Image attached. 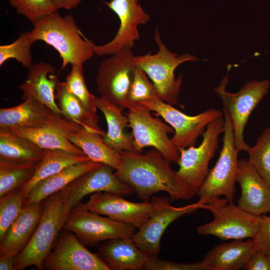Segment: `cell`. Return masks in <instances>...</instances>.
<instances>
[{
	"instance_id": "484cf974",
	"label": "cell",
	"mask_w": 270,
	"mask_h": 270,
	"mask_svg": "<svg viewBox=\"0 0 270 270\" xmlns=\"http://www.w3.org/2000/svg\"><path fill=\"white\" fill-rule=\"evenodd\" d=\"M102 136L80 126L70 132L68 138L90 160L106 164L116 170L122 164V156L120 152L108 145Z\"/></svg>"
},
{
	"instance_id": "836d02e7",
	"label": "cell",
	"mask_w": 270,
	"mask_h": 270,
	"mask_svg": "<svg viewBox=\"0 0 270 270\" xmlns=\"http://www.w3.org/2000/svg\"><path fill=\"white\" fill-rule=\"evenodd\" d=\"M24 196L20 188L0 197V241L23 209Z\"/></svg>"
},
{
	"instance_id": "d6a6232c",
	"label": "cell",
	"mask_w": 270,
	"mask_h": 270,
	"mask_svg": "<svg viewBox=\"0 0 270 270\" xmlns=\"http://www.w3.org/2000/svg\"><path fill=\"white\" fill-rule=\"evenodd\" d=\"M71 65V70L64 82L67 88L90 114L98 118L94 102L96 96L90 94L87 88L84 76L82 64H74Z\"/></svg>"
},
{
	"instance_id": "277c9868",
	"label": "cell",
	"mask_w": 270,
	"mask_h": 270,
	"mask_svg": "<svg viewBox=\"0 0 270 270\" xmlns=\"http://www.w3.org/2000/svg\"><path fill=\"white\" fill-rule=\"evenodd\" d=\"M214 218L198 226L200 235H212L222 240L254 238L262 220V216L250 212L226 198H217L204 205Z\"/></svg>"
},
{
	"instance_id": "9a60e30c",
	"label": "cell",
	"mask_w": 270,
	"mask_h": 270,
	"mask_svg": "<svg viewBox=\"0 0 270 270\" xmlns=\"http://www.w3.org/2000/svg\"><path fill=\"white\" fill-rule=\"evenodd\" d=\"M83 204L91 212L138 228L156 210L158 198H153L150 202H134L120 194L98 192L91 194Z\"/></svg>"
},
{
	"instance_id": "ab89813d",
	"label": "cell",
	"mask_w": 270,
	"mask_h": 270,
	"mask_svg": "<svg viewBox=\"0 0 270 270\" xmlns=\"http://www.w3.org/2000/svg\"><path fill=\"white\" fill-rule=\"evenodd\" d=\"M243 269L246 270H270V254L256 250Z\"/></svg>"
},
{
	"instance_id": "f35d334b",
	"label": "cell",
	"mask_w": 270,
	"mask_h": 270,
	"mask_svg": "<svg viewBox=\"0 0 270 270\" xmlns=\"http://www.w3.org/2000/svg\"><path fill=\"white\" fill-rule=\"evenodd\" d=\"M252 239L257 250L270 254V216H262L260 228Z\"/></svg>"
},
{
	"instance_id": "ac0fdd59",
	"label": "cell",
	"mask_w": 270,
	"mask_h": 270,
	"mask_svg": "<svg viewBox=\"0 0 270 270\" xmlns=\"http://www.w3.org/2000/svg\"><path fill=\"white\" fill-rule=\"evenodd\" d=\"M56 127L75 130L80 126L56 114L42 103L27 98L12 107L0 109V128H36Z\"/></svg>"
},
{
	"instance_id": "7402d4cb",
	"label": "cell",
	"mask_w": 270,
	"mask_h": 270,
	"mask_svg": "<svg viewBox=\"0 0 270 270\" xmlns=\"http://www.w3.org/2000/svg\"><path fill=\"white\" fill-rule=\"evenodd\" d=\"M98 255L112 270H144L148 256L136 244L134 238H118L103 242Z\"/></svg>"
},
{
	"instance_id": "f1b7e54d",
	"label": "cell",
	"mask_w": 270,
	"mask_h": 270,
	"mask_svg": "<svg viewBox=\"0 0 270 270\" xmlns=\"http://www.w3.org/2000/svg\"><path fill=\"white\" fill-rule=\"evenodd\" d=\"M6 130L31 140L44 150H61L74 154H85L70 140L68 136L72 131L68 129L48 126Z\"/></svg>"
},
{
	"instance_id": "44dd1931",
	"label": "cell",
	"mask_w": 270,
	"mask_h": 270,
	"mask_svg": "<svg viewBox=\"0 0 270 270\" xmlns=\"http://www.w3.org/2000/svg\"><path fill=\"white\" fill-rule=\"evenodd\" d=\"M256 250L252 238L235 240L214 246L200 262L203 270H239Z\"/></svg>"
},
{
	"instance_id": "8fae6325",
	"label": "cell",
	"mask_w": 270,
	"mask_h": 270,
	"mask_svg": "<svg viewBox=\"0 0 270 270\" xmlns=\"http://www.w3.org/2000/svg\"><path fill=\"white\" fill-rule=\"evenodd\" d=\"M130 47H124L102 61L96 76L97 91L118 108H126L136 66Z\"/></svg>"
},
{
	"instance_id": "5bb4252c",
	"label": "cell",
	"mask_w": 270,
	"mask_h": 270,
	"mask_svg": "<svg viewBox=\"0 0 270 270\" xmlns=\"http://www.w3.org/2000/svg\"><path fill=\"white\" fill-rule=\"evenodd\" d=\"M206 202L198 200L194 204L176 207L170 204L168 198H158L156 210L134 238L136 244L148 257L158 256L162 236L168 226L186 214L203 208Z\"/></svg>"
},
{
	"instance_id": "e0dca14e",
	"label": "cell",
	"mask_w": 270,
	"mask_h": 270,
	"mask_svg": "<svg viewBox=\"0 0 270 270\" xmlns=\"http://www.w3.org/2000/svg\"><path fill=\"white\" fill-rule=\"evenodd\" d=\"M49 270H110L98 254L88 250L72 232L64 229L54 250L46 259Z\"/></svg>"
},
{
	"instance_id": "60d3db41",
	"label": "cell",
	"mask_w": 270,
	"mask_h": 270,
	"mask_svg": "<svg viewBox=\"0 0 270 270\" xmlns=\"http://www.w3.org/2000/svg\"><path fill=\"white\" fill-rule=\"evenodd\" d=\"M16 256L0 253V270H14Z\"/></svg>"
},
{
	"instance_id": "2e32d148",
	"label": "cell",
	"mask_w": 270,
	"mask_h": 270,
	"mask_svg": "<svg viewBox=\"0 0 270 270\" xmlns=\"http://www.w3.org/2000/svg\"><path fill=\"white\" fill-rule=\"evenodd\" d=\"M139 0H111L105 4L118 16L120 26L116 36L101 46L94 44V53L98 56L113 54L124 47L132 48L140 39L138 26L150 20V16L138 3Z\"/></svg>"
},
{
	"instance_id": "d4e9b609",
	"label": "cell",
	"mask_w": 270,
	"mask_h": 270,
	"mask_svg": "<svg viewBox=\"0 0 270 270\" xmlns=\"http://www.w3.org/2000/svg\"><path fill=\"white\" fill-rule=\"evenodd\" d=\"M101 164L92 160L76 164L40 181L26 197L23 206L42 202L50 195L60 192L78 176Z\"/></svg>"
},
{
	"instance_id": "74e56055",
	"label": "cell",
	"mask_w": 270,
	"mask_h": 270,
	"mask_svg": "<svg viewBox=\"0 0 270 270\" xmlns=\"http://www.w3.org/2000/svg\"><path fill=\"white\" fill-rule=\"evenodd\" d=\"M144 270H203L200 262H177L162 260L158 256L148 257Z\"/></svg>"
},
{
	"instance_id": "8d00e7d4",
	"label": "cell",
	"mask_w": 270,
	"mask_h": 270,
	"mask_svg": "<svg viewBox=\"0 0 270 270\" xmlns=\"http://www.w3.org/2000/svg\"><path fill=\"white\" fill-rule=\"evenodd\" d=\"M148 78L144 70L136 67L129 90L128 104H140L158 98L156 88Z\"/></svg>"
},
{
	"instance_id": "b9f144b4",
	"label": "cell",
	"mask_w": 270,
	"mask_h": 270,
	"mask_svg": "<svg viewBox=\"0 0 270 270\" xmlns=\"http://www.w3.org/2000/svg\"><path fill=\"white\" fill-rule=\"evenodd\" d=\"M82 0H51L53 4L58 9L70 10L76 8Z\"/></svg>"
},
{
	"instance_id": "30bf717a",
	"label": "cell",
	"mask_w": 270,
	"mask_h": 270,
	"mask_svg": "<svg viewBox=\"0 0 270 270\" xmlns=\"http://www.w3.org/2000/svg\"><path fill=\"white\" fill-rule=\"evenodd\" d=\"M62 228L72 232L88 246L118 238H134L137 230L132 225L91 212L80 202L70 212Z\"/></svg>"
},
{
	"instance_id": "ba28073f",
	"label": "cell",
	"mask_w": 270,
	"mask_h": 270,
	"mask_svg": "<svg viewBox=\"0 0 270 270\" xmlns=\"http://www.w3.org/2000/svg\"><path fill=\"white\" fill-rule=\"evenodd\" d=\"M126 108L134 152H142L145 148L152 147L170 162L177 163L180 151L168 136V134L174 132L172 128L153 116L151 110L142 106L128 103Z\"/></svg>"
},
{
	"instance_id": "6da1fadb",
	"label": "cell",
	"mask_w": 270,
	"mask_h": 270,
	"mask_svg": "<svg viewBox=\"0 0 270 270\" xmlns=\"http://www.w3.org/2000/svg\"><path fill=\"white\" fill-rule=\"evenodd\" d=\"M118 152L122 164L116 170V175L144 201H148L153 194L160 192H167L172 200H189L196 195L178 178L170 162L156 149L144 154Z\"/></svg>"
},
{
	"instance_id": "cb8c5ba5",
	"label": "cell",
	"mask_w": 270,
	"mask_h": 270,
	"mask_svg": "<svg viewBox=\"0 0 270 270\" xmlns=\"http://www.w3.org/2000/svg\"><path fill=\"white\" fill-rule=\"evenodd\" d=\"M95 104L104 114L107 123V132L102 136L104 142L118 152H134L133 136L126 134L128 116L122 110L102 97H95Z\"/></svg>"
},
{
	"instance_id": "7a4b0ae2",
	"label": "cell",
	"mask_w": 270,
	"mask_h": 270,
	"mask_svg": "<svg viewBox=\"0 0 270 270\" xmlns=\"http://www.w3.org/2000/svg\"><path fill=\"white\" fill-rule=\"evenodd\" d=\"M30 34L34 42L42 40L59 53L62 62L60 72L70 64H83L94 54V43L82 38L72 14H50L35 24Z\"/></svg>"
},
{
	"instance_id": "9c48e42d",
	"label": "cell",
	"mask_w": 270,
	"mask_h": 270,
	"mask_svg": "<svg viewBox=\"0 0 270 270\" xmlns=\"http://www.w3.org/2000/svg\"><path fill=\"white\" fill-rule=\"evenodd\" d=\"M224 130V116L211 122L202 134L198 146H191L180 150L176 171L178 178L196 194L209 172V164L216 153L219 136Z\"/></svg>"
},
{
	"instance_id": "d6986e66",
	"label": "cell",
	"mask_w": 270,
	"mask_h": 270,
	"mask_svg": "<svg viewBox=\"0 0 270 270\" xmlns=\"http://www.w3.org/2000/svg\"><path fill=\"white\" fill-rule=\"evenodd\" d=\"M241 189L238 205L256 215L270 211V186L249 162L248 159L238 160L236 176Z\"/></svg>"
},
{
	"instance_id": "d590c367",
	"label": "cell",
	"mask_w": 270,
	"mask_h": 270,
	"mask_svg": "<svg viewBox=\"0 0 270 270\" xmlns=\"http://www.w3.org/2000/svg\"><path fill=\"white\" fill-rule=\"evenodd\" d=\"M18 14L24 16L34 26L58 9L51 0H8Z\"/></svg>"
},
{
	"instance_id": "e575fe53",
	"label": "cell",
	"mask_w": 270,
	"mask_h": 270,
	"mask_svg": "<svg viewBox=\"0 0 270 270\" xmlns=\"http://www.w3.org/2000/svg\"><path fill=\"white\" fill-rule=\"evenodd\" d=\"M34 43L30 37V32L22 33L12 43L0 46V65L9 59H15L25 68L32 65L31 47Z\"/></svg>"
},
{
	"instance_id": "ffe728a7",
	"label": "cell",
	"mask_w": 270,
	"mask_h": 270,
	"mask_svg": "<svg viewBox=\"0 0 270 270\" xmlns=\"http://www.w3.org/2000/svg\"><path fill=\"white\" fill-rule=\"evenodd\" d=\"M55 68L44 62L36 63L28 68L27 76L18 88L23 92L22 98L35 100L46 105L56 114L62 113L56 101V88L58 82L54 74Z\"/></svg>"
},
{
	"instance_id": "603a6c76",
	"label": "cell",
	"mask_w": 270,
	"mask_h": 270,
	"mask_svg": "<svg viewBox=\"0 0 270 270\" xmlns=\"http://www.w3.org/2000/svg\"><path fill=\"white\" fill-rule=\"evenodd\" d=\"M44 210L42 201L23 208L0 241V253L17 256L32 236Z\"/></svg>"
},
{
	"instance_id": "f546056e",
	"label": "cell",
	"mask_w": 270,
	"mask_h": 270,
	"mask_svg": "<svg viewBox=\"0 0 270 270\" xmlns=\"http://www.w3.org/2000/svg\"><path fill=\"white\" fill-rule=\"evenodd\" d=\"M56 100L62 117L76 123L86 130L102 136L106 134L99 126L98 118L90 114L81 102L67 88L64 82H58L56 88Z\"/></svg>"
},
{
	"instance_id": "8992f818",
	"label": "cell",
	"mask_w": 270,
	"mask_h": 270,
	"mask_svg": "<svg viewBox=\"0 0 270 270\" xmlns=\"http://www.w3.org/2000/svg\"><path fill=\"white\" fill-rule=\"evenodd\" d=\"M222 110L224 120L222 146L216 164L209 170L196 193L199 200L206 203L221 196L233 201L236 192L240 152L235 145L232 125L228 114L224 108Z\"/></svg>"
},
{
	"instance_id": "83f0119b",
	"label": "cell",
	"mask_w": 270,
	"mask_h": 270,
	"mask_svg": "<svg viewBox=\"0 0 270 270\" xmlns=\"http://www.w3.org/2000/svg\"><path fill=\"white\" fill-rule=\"evenodd\" d=\"M90 160L86 155H76L61 150L44 149L43 156L31 178L20 188L24 198L40 181L76 164Z\"/></svg>"
},
{
	"instance_id": "3957f363",
	"label": "cell",
	"mask_w": 270,
	"mask_h": 270,
	"mask_svg": "<svg viewBox=\"0 0 270 270\" xmlns=\"http://www.w3.org/2000/svg\"><path fill=\"white\" fill-rule=\"evenodd\" d=\"M154 39L158 46L155 54L152 52L135 56L134 63L136 67L144 70L154 84L158 98L171 105H179L178 98L180 92L182 75L176 78V68L183 62L196 61L194 56L184 54L178 55L170 51L162 40L156 28Z\"/></svg>"
},
{
	"instance_id": "7bdbcfd3",
	"label": "cell",
	"mask_w": 270,
	"mask_h": 270,
	"mask_svg": "<svg viewBox=\"0 0 270 270\" xmlns=\"http://www.w3.org/2000/svg\"><path fill=\"white\" fill-rule=\"evenodd\" d=\"M269 212L270 213V212Z\"/></svg>"
},
{
	"instance_id": "4fadbf2b",
	"label": "cell",
	"mask_w": 270,
	"mask_h": 270,
	"mask_svg": "<svg viewBox=\"0 0 270 270\" xmlns=\"http://www.w3.org/2000/svg\"><path fill=\"white\" fill-rule=\"evenodd\" d=\"M161 116L174 130L171 138L180 150L194 146L208 125L223 116L222 110L210 108L198 114L190 116L158 98L140 104Z\"/></svg>"
},
{
	"instance_id": "5b68a950",
	"label": "cell",
	"mask_w": 270,
	"mask_h": 270,
	"mask_svg": "<svg viewBox=\"0 0 270 270\" xmlns=\"http://www.w3.org/2000/svg\"><path fill=\"white\" fill-rule=\"evenodd\" d=\"M44 210L40 222L28 243L16 258L14 270L29 266L43 268L58 233L62 228L63 204L60 192L42 200Z\"/></svg>"
},
{
	"instance_id": "4dcf8cb0",
	"label": "cell",
	"mask_w": 270,
	"mask_h": 270,
	"mask_svg": "<svg viewBox=\"0 0 270 270\" xmlns=\"http://www.w3.org/2000/svg\"><path fill=\"white\" fill-rule=\"evenodd\" d=\"M38 164L0 160V197L20 188L34 175Z\"/></svg>"
},
{
	"instance_id": "4316f807",
	"label": "cell",
	"mask_w": 270,
	"mask_h": 270,
	"mask_svg": "<svg viewBox=\"0 0 270 270\" xmlns=\"http://www.w3.org/2000/svg\"><path fill=\"white\" fill-rule=\"evenodd\" d=\"M44 151L31 140L0 128V160L38 164Z\"/></svg>"
},
{
	"instance_id": "7c38bea8",
	"label": "cell",
	"mask_w": 270,
	"mask_h": 270,
	"mask_svg": "<svg viewBox=\"0 0 270 270\" xmlns=\"http://www.w3.org/2000/svg\"><path fill=\"white\" fill-rule=\"evenodd\" d=\"M114 170L102 164L78 176L60 191L63 204L62 226L70 211L88 194L106 192L124 196L134 192L132 187L116 176Z\"/></svg>"
},
{
	"instance_id": "52a82bcc",
	"label": "cell",
	"mask_w": 270,
	"mask_h": 270,
	"mask_svg": "<svg viewBox=\"0 0 270 270\" xmlns=\"http://www.w3.org/2000/svg\"><path fill=\"white\" fill-rule=\"evenodd\" d=\"M228 81V75H226L214 92L230 116L237 150L247 152L250 146L244 140V128L254 109L268 92L270 81L266 79L249 81L236 92L227 91Z\"/></svg>"
},
{
	"instance_id": "1f68e13d",
	"label": "cell",
	"mask_w": 270,
	"mask_h": 270,
	"mask_svg": "<svg viewBox=\"0 0 270 270\" xmlns=\"http://www.w3.org/2000/svg\"><path fill=\"white\" fill-rule=\"evenodd\" d=\"M247 152L249 162L270 186V126L264 128Z\"/></svg>"
}]
</instances>
